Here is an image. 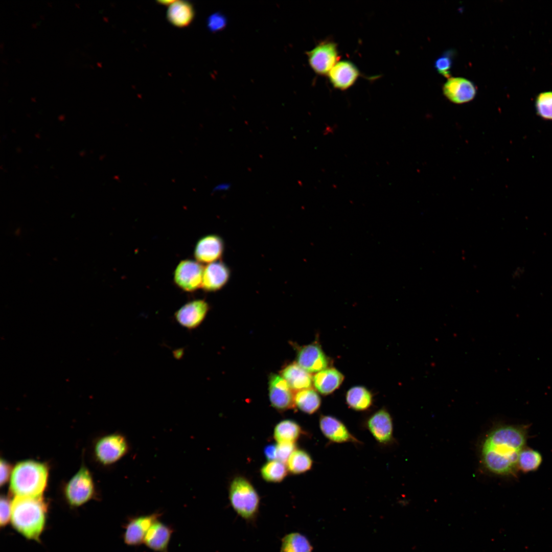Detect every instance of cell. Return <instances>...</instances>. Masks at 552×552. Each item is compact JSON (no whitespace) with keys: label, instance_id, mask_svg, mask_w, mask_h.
Instances as JSON below:
<instances>
[{"label":"cell","instance_id":"obj_1","mask_svg":"<svg viewBox=\"0 0 552 552\" xmlns=\"http://www.w3.org/2000/svg\"><path fill=\"white\" fill-rule=\"evenodd\" d=\"M528 426L502 425L494 429L484 441L482 462L487 469L500 475H515L520 452L525 447Z\"/></svg>","mask_w":552,"mask_h":552},{"label":"cell","instance_id":"obj_2","mask_svg":"<svg viewBox=\"0 0 552 552\" xmlns=\"http://www.w3.org/2000/svg\"><path fill=\"white\" fill-rule=\"evenodd\" d=\"M48 505L43 498L14 497L12 501L10 521L22 536L38 541L46 523Z\"/></svg>","mask_w":552,"mask_h":552},{"label":"cell","instance_id":"obj_3","mask_svg":"<svg viewBox=\"0 0 552 552\" xmlns=\"http://www.w3.org/2000/svg\"><path fill=\"white\" fill-rule=\"evenodd\" d=\"M49 476L47 466L27 459L17 463L10 476V491L14 497L41 496Z\"/></svg>","mask_w":552,"mask_h":552},{"label":"cell","instance_id":"obj_4","mask_svg":"<svg viewBox=\"0 0 552 552\" xmlns=\"http://www.w3.org/2000/svg\"><path fill=\"white\" fill-rule=\"evenodd\" d=\"M229 502L234 511L245 519L252 518L260 505L259 495L252 484L242 476L235 477L229 484Z\"/></svg>","mask_w":552,"mask_h":552},{"label":"cell","instance_id":"obj_5","mask_svg":"<svg viewBox=\"0 0 552 552\" xmlns=\"http://www.w3.org/2000/svg\"><path fill=\"white\" fill-rule=\"evenodd\" d=\"M131 449L130 444L123 433L114 432L99 438L94 446L97 461L103 466H110L126 456Z\"/></svg>","mask_w":552,"mask_h":552},{"label":"cell","instance_id":"obj_6","mask_svg":"<svg viewBox=\"0 0 552 552\" xmlns=\"http://www.w3.org/2000/svg\"><path fill=\"white\" fill-rule=\"evenodd\" d=\"M95 489L89 470L82 466L66 484L64 493L67 503L72 507H79L90 500Z\"/></svg>","mask_w":552,"mask_h":552},{"label":"cell","instance_id":"obj_7","mask_svg":"<svg viewBox=\"0 0 552 552\" xmlns=\"http://www.w3.org/2000/svg\"><path fill=\"white\" fill-rule=\"evenodd\" d=\"M362 426L379 445L388 447L394 442L393 420L386 408H380L369 415Z\"/></svg>","mask_w":552,"mask_h":552},{"label":"cell","instance_id":"obj_8","mask_svg":"<svg viewBox=\"0 0 552 552\" xmlns=\"http://www.w3.org/2000/svg\"><path fill=\"white\" fill-rule=\"evenodd\" d=\"M306 54L311 68L322 76L328 75L339 59L337 44L328 40L321 41Z\"/></svg>","mask_w":552,"mask_h":552},{"label":"cell","instance_id":"obj_9","mask_svg":"<svg viewBox=\"0 0 552 552\" xmlns=\"http://www.w3.org/2000/svg\"><path fill=\"white\" fill-rule=\"evenodd\" d=\"M204 267L196 260L180 261L173 273V281L180 290L193 292L201 287Z\"/></svg>","mask_w":552,"mask_h":552},{"label":"cell","instance_id":"obj_10","mask_svg":"<svg viewBox=\"0 0 552 552\" xmlns=\"http://www.w3.org/2000/svg\"><path fill=\"white\" fill-rule=\"evenodd\" d=\"M320 431L331 443L361 444L346 425L338 418L329 415H321L318 420Z\"/></svg>","mask_w":552,"mask_h":552},{"label":"cell","instance_id":"obj_11","mask_svg":"<svg viewBox=\"0 0 552 552\" xmlns=\"http://www.w3.org/2000/svg\"><path fill=\"white\" fill-rule=\"evenodd\" d=\"M209 309V305L205 300H193L185 304L175 312L174 319L180 326L192 330L203 322Z\"/></svg>","mask_w":552,"mask_h":552},{"label":"cell","instance_id":"obj_12","mask_svg":"<svg viewBox=\"0 0 552 552\" xmlns=\"http://www.w3.org/2000/svg\"><path fill=\"white\" fill-rule=\"evenodd\" d=\"M224 248L222 237L217 234H209L197 241L194 249V257L199 263L208 264L221 260Z\"/></svg>","mask_w":552,"mask_h":552},{"label":"cell","instance_id":"obj_13","mask_svg":"<svg viewBox=\"0 0 552 552\" xmlns=\"http://www.w3.org/2000/svg\"><path fill=\"white\" fill-rule=\"evenodd\" d=\"M296 363L309 373L328 367L329 359L318 343L313 342L298 349Z\"/></svg>","mask_w":552,"mask_h":552},{"label":"cell","instance_id":"obj_14","mask_svg":"<svg viewBox=\"0 0 552 552\" xmlns=\"http://www.w3.org/2000/svg\"><path fill=\"white\" fill-rule=\"evenodd\" d=\"M268 390L270 402L275 409L285 411L295 406L293 390L281 376L270 375Z\"/></svg>","mask_w":552,"mask_h":552},{"label":"cell","instance_id":"obj_15","mask_svg":"<svg viewBox=\"0 0 552 552\" xmlns=\"http://www.w3.org/2000/svg\"><path fill=\"white\" fill-rule=\"evenodd\" d=\"M231 275L229 267L219 260L204 267L201 288L207 292L222 289L228 282Z\"/></svg>","mask_w":552,"mask_h":552},{"label":"cell","instance_id":"obj_16","mask_svg":"<svg viewBox=\"0 0 552 552\" xmlns=\"http://www.w3.org/2000/svg\"><path fill=\"white\" fill-rule=\"evenodd\" d=\"M160 516V513H154L131 519L125 527L123 535L124 542L130 546L139 545L144 543L148 530L158 520Z\"/></svg>","mask_w":552,"mask_h":552},{"label":"cell","instance_id":"obj_17","mask_svg":"<svg viewBox=\"0 0 552 552\" xmlns=\"http://www.w3.org/2000/svg\"><path fill=\"white\" fill-rule=\"evenodd\" d=\"M443 91L451 102L462 104L471 101L476 94L474 84L462 77H450L444 84Z\"/></svg>","mask_w":552,"mask_h":552},{"label":"cell","instance_id":"obj_18","mask_svg":"<svg viewBox=\"0 0 552 552\" xmlns=\"http://www.w3.org/2000/svg\"><path fill=\"white\" fill-rule=\"evenodd\" d=\"M359 76L360 72L357 66L348 60L338 61L328 74L332 85L341 90L353 86Z\"/></svg>","mask_w":552,"mask_h":552},{"label":"cell","instance_id":"obj_19","mask_svg":"<svg viewBox=\"0 0 552 552\" xmlns=\"http://www.w3.org/2000/svg\"><path fill=\"white\" fill-rule=\"evenodd\" d=\"M172 533L171 527L157 520L147 532L144 543L155 551L167 552Z\"/></svg>","mask_w":552,"mask_h":552},{"label":"cell","instance_id":"obj_20","mask_svg":"<svg viewBox=\"0 0 552 552\" xmlns=\"http://www.w3.org/2000/svg\"><path fill=\"white\" fill-rule=\"evenodd\" d=\"M343 380L344 376L339 370L330 367L315 373L313 385L317 392L326 396L339 388Z\"/></svg>","mask_w":552,"mask_h":552},{"label":"cell","instance_id":"obj_21","mask_svg":"<svg viewBox=\"0 0 552 552\" xmlns=\"http://www.w3.org/2000/svg\"><path fill=\"white\" fill-rule=\"evenodd\" d=\"M280 374L293 391L310 388L313 385V377L310 373L296 362L286 365Z\"/></svg>","mask_w":552,"mask_h":552},{"label":"cell","instance_id":"obj_22","mask_svg":"<svg viewBox=\"0 0 552 552\" xmlns=\"http://www.w3.org/2000/svg\"><path fill=\"white\" fill-rule=\"evenodd\" d=\"M195 16L193 5L186 1H174L167 12V18L173 25L183 28L190 25Z\"/></svg>","mask_w":552,"mask_h":552},{"label":"cell","instance_id":"obj_23","mask_svg":"<svg viewBox=\"0 0 552 552\" xmlns=\"http://www.w3.org/2000/svg\"><path fill=\"white\" fill-rule=\"evenodd\" d=\"M348 407L357 411L368 410L372 405L373 397L371 392L363 386H355L350 388L346 395Z\"/></svg>","mask_w":552,"mask_h":552},{"label":"cell","instance_id":"obj_24","mask_svg":"<svg viewBox=\"0 0 552 552\" xmlns=\"http://www.w3.org/2000/svg\"><path fill=\"white\" fill-rule=\"evenodd\" d=\"M303 430L296 422L286 419L279 422L274 427L273 438L277 443H294L303 435Z\"/></svg>","mask_w":552,"mask_h":552},{"label":"cell","instance_id":"obj_25","mask_svg":"<svg viewBox=\"0 0 552 552\" xmlns=\"http://www.w3.org/2000/svg\"><path fill=\"white\" fill-rule=\"evenodd\" d=\"M321 403L318 392L312 388L299 390L294 394V405L306 414L312 415L317 412Z\"/></svg>","mask_w":552,"mask_h":552},{"label":"cell","instance_id":"obj_26","mask_svg":"<svg viewBox=\"0 0 552 552\" xmlns=\"http://www.w3.org/2000/svg\"><path fill=\"white\" fill-rule=\"evenodd\" d=\"M286 464L288 472L298 475L310 471L313 467V460L307 451L296 448L291 453Z\"/></svg>","mask_w":552,"mask_h":552},{"label":"cell","instance_id":"obj_27","mask_svg":"<svg viewBox=\"0 0 552 552\" xmlns=\"http://www.w3.org/2000/svg\"><path fill=\"white\" fill-rule=\"evenodd\" d=\"M312 546L303 535L293 532L285 536L282 540L280 552H312Z\"/></svg>","mask_w":552,"mask_h":552},{"label":"cell","instance_id":"obj_28","mask_svg":"<svg viewBox=\"0 0 552 552\" xmlns=\"http://www.w3.org/2000/svg\"><path fill=\"white\" fill-rule=\"evenodd\" d=\"M288 472L286 464L278 459L268 461L260 470L262 478L267 482L273 483L283 481Z\"/></svg>","mask_w":552,"mask_h":552},{"label":"cell","instance_id":"obj_29","mask_svg":"<svg viewBox=\"0 0 552 552\" xmlns=\"http://www.w3.org/2000/svg\"><path fill=\"white\" fill-rule=\"evenodd\" d=\"M542 462L540 453L525 447L520 452L518 459V469L524 473L537 470Z\"/></svg>","mask_w":552,"mask_h":552},{"label":"cell","instance_id":"obj_30","mask_svg":"<svg viewBox=\"0 0 552 552\" xmlns=\"http://www.w3.org/2000/svg\"><path fill=\"white\" fill-rule=\"evenodd\" d=\"M536 109L541 118L552 120V91L542 93L537 96Z\"/></svg>","mask_w":552,"mask_h":552},{"label":"cell","instance_id":"obj_31","mask_svg":"<svg viewBox=\"0 0 552 552\" xmlns=\"http://www.w3.org/2000/svg\"><path fill=\"white\" fill-rule=\"evenodd\" d=\"M453 52L445 51L434 62V67L439 74L446 78H450V71L452 65Z\"/></svg>","mask_w":552,"mask_h":552},{"label":"cell","instance_id":"obj_32","mask_svg":"<svg viewBox=\"0 0 552 552\" xmlns=\"http://www.w3.org/2000/svg\"><path fill=\"white\" fill-rule=\"evenodd\" d=\"M227 25L226 16L221 12H217L210 15L206 20V26L212 32L220 31L225 28Z\"/></svg>","mask_w":552,"mask_h":552},{"label":"cell","instance_id":"obj_33","mask_svg":"<svg viewBox=\"0 0 552 552\" xmlns=\"http://www.w3.org/2000/svg\"><path fill=\"white\" fill-rule=\"evenodd\" d=\"M296 449L295 443L289 442L277 443L276 444L277 459L286 463L291 453Z\"/></svg>","mask_w":552,"mask_h":552},{"label":"cell","instance_id":"obj_34","mask_svg":"<svg viewBox=\"0 0 552 552\" xmlns=\"http://www.w3.org/2000/svg\"><path fill=\"white\" fill-rule=\"evenodd\" d=\"M0 500V525L4 527L10 521L12 501L3 495L1 496Z\"/></svg>","mask_w":552,"mask_h":552},{"label":"cell","instance_id":"obj_35","mask_svg":"<svg viewBox=\"0 0 552 552\" xmlns=\"http://www.w3.org/2000/svg\"><path fill=\"white\" fill-rule=\"evenodd\" d=\"M1 476L0 484L1 486L5 485L9 479L10 474L12 473L11 466L6 460L1 458L0 462Z\"/></svg>","mask_w":552,"mask_h":552},{"label":"cell","instance_id":"obj_36","mask_svg":"<svg viewBox=\"0 0 552 552\" xmlns=\"http://www.w3.org/2000/svg\"><path fill=\"white\" fill-rule=\"evenodd\" d=\"M264 451L268 461L277 459L276 444H270L266 446Z\"/></svg>","mask_w":552,"mask_h":552},{"label":"cell","instance_id":"obj_37","mask_svg":"<svg viewBox=\"0 0 552 552\" xmlns=\"http://www.w3.org/2000/svg\"><path fill=\"white\" fill-rule=\"evenodd\" d=\"M231 188V185L228 182H222L216 185L213 189V192L227 191Z\"/></svg>","mask_w":552,"mask_h":552},{"label":"cell","instance_id":"obj_38","mask_svg":"<svg viewBox=\"0 0 552 552\" xmlns=\"http://www.w3.org/2000/svg\"><path fill=\"white\" fill-rule=\"evenodd\" d=\"M525 268L522 266H518L516 267L512 273V278L514 279H519L521 278L525 272Z\"/></svg>","mask_w":552,"mask_h":552},{"label":"cell","instance_id":"obj_39","mask_svg":"<svg viewBox=\"0 0 552 552\" xmlns=\"http://www.w3.org/2000/svg\"><path fill=\"white\" fill-rule=\"evenodd\" d=\"M157 2H158V3H159L160 4L169 6L171 3H172L174 2V1H170V0L166 1V0H164V1H158Z\"/></svg>","mask_w":552,"mask_h":552}]
</instances>
